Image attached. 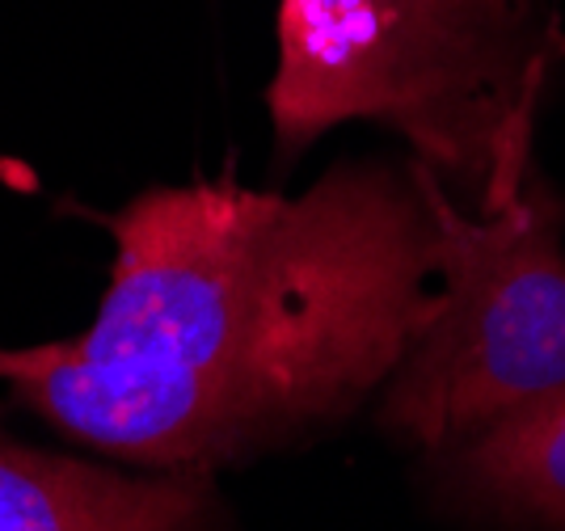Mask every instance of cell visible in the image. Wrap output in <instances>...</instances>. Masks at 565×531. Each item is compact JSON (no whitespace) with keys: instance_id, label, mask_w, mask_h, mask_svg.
Instances as JSON below:
<instances>
[{"instance_id":"cell-1","label":"cell","mask_w":565,"mask_h":531,"mask_svg":"<svg viewBox=\"0 0 565 531\" xmlns=\"http://www.w3.org/2000/svg\"><path fill=\"white\" fill-rule=\"evenodd\" d=\"M110 236L94 325L0 347V384L148 468L207 472L351 414L393 380L439 287L414 164L342 161L305 194L157 185Z\"/></svg>"},{"instance_id":"cell-2","label":"cell","mask_w":565,"mask_h":531,"mask_svg":"<svg viewBox=\"0 0 565 531\" xmlns=\"http://www.w3.org/2000/svg\"><path fill=\"white\" fill-rule=\"evenodd\" d=\"M270 123L282 157L342 123L397 131L460 208L532 164L553 39L532 0H279Z\"/></svg>"},{"instance_id":"cell-3","label":"cell","mask_w":565,"mask_h":531,"mask_svg":"<svg viewBox=\"0 0 565 531\" xmlns=\"http://www.w3.org/2000/svg\"><path fill=\"white\" fill-rule=\"evenodd\" d=\"M414 169L439 224V287L388 380L384 422L451 452L565 389V208L536 164L472 211Z\"/></svg>"},{"instance_id":"cell-4","label":"cell","mask_w":565,"mask_h":531,"mask_svg":"<svg viewBox=\"0 0 565 531\" xmlns=\"http://www.w3.org/2000/svg\"><path fill=\"white\" fill-rule=\"evenodd\" d=\"M203 472H118L30 447L0 422V531H199Z\"/></svg>"},{"instance_id":"cell-5","label":"cell","mask_w":565,"mask_h":531,"mask_svg":"<svg viewBox=\"0 0 565 531\" xmlns=\"http://www.w3.org/2000/svg\"><path fill=\"white\" fill-rule=\"evenodd\" d=\"M456 452V481L477 502L565 528V389L477 431Z\"/></svg>"}]
</instances>
